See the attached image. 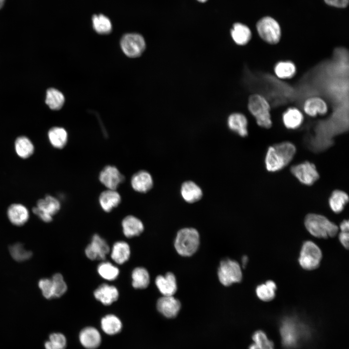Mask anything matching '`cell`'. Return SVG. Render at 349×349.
Here are the masks:
<instances>
[{
	"mask_svg": "<svg viewBox=\"0 0 349 349\" xmlns=\"http://www.w3.org/2000/svg\"><path fill=\"white\" fill-rule=\"evenodd\" d=\"M296 152V147L290 142H282L269 146L265 158L267 170L270 172L281 170L291 162Z\"/></svg>",
	"mask_w": 349,
	"mask_h": 349,
	"instance_id": "obj_1",
	"label": "cell"
},
{
	"mask_svg": "<svg viewBox=\"0 0 349 349\" xmlns=\"http://www.w3.org/2000/svg\"><path fill=\"white\" fill-rule=\"evenodd\" d=\"M305 326L293 317H286L281 322L280 333L283 345L286 348H294L307 333Z\"/></svg>",
	"mask_w": 349,
	"mask_h": 349,
	"instance_id": "obj_2",
	"label": "cell"
},
{
	"mask_svg": "<svg viewBox=\"0 0 349 349\" xmlns=\"http://www.w3.org/2000/svg\"><path fill=\"white\" fill-rule=\"evenodd\" d=\"M304 225L311 235L319 238L333 237L338 231L335 223L326 217L315 213H309L306 216Z\"/></svg>",
	"mask_w": 349,
	"mask_h": 349,
	"instance_id": "obj_3",
	"label": "cell"
},
{
	"mask_svg": "<svg viewBox=\"0 0 349 349\" xmlns=\"http://www.w3.org/2000/svg\"><path fill=\"white\" fill-rule=\"evenodd\" d=\"M248 109L260 127L270 128L272 125L270 106L268 100L262 95L254 94L250 95Z\"/></svg>",
	"mask_w": 349,
	"mask_h": 349,
	"instance_id": "obj_4",
	"label": "cell"
},
{
	"mask_svg": "<svg viewBox=\"0 0 349 349\" xmlns=\"http://www.w3.org/2000/svg\"><path fill=\"white\" fill-rule=\"evenodd\" d=\"M199 240V235L195 229L183 228L180 230L177 234L174 247L180 255L190 256L197 251Z\"/></svg>",
	"mask_w": 349,
	"mask_h": 349,
	"instance_id": "obj_5",
	"label": "cell"
},
{
	"mask_svg": "<svg viewBox=\"0 0 349 349\" xmlns=\"http://www.w3.org/2000/svg\"><path fill=\"white\" fill-rule=\"evenodd\" d=\"M256 27L259 36L266 43L275 45L280 41L281 28L278 22L272 17H263L257 22Z\"/></svg>",
	"mask_w": 349,
	"mask_h": 349,
	"instance_id": "obj_6",
	"label": "cell"
},
{
	"mask_svg": "<svg viewBox=\"0 0 349 349\" xmlns=\"http://www.w3.org/2000/svg\"><path fill=\"white\" fill-rule=\"evenodd\" d=\"M322 258L319 248L313 242L306 241L302 245L299 262L301 266L307 270L317 268Z\"/></svg>",
	"mask_w": 349,
	"mask_h": 349,
	"instance_id": "obj_7",
	"label": "cell"
},
{
	"mask_svg": "<svg viewBox=\"0 0 349 349\" xmlns=\"http://www.w3.org/2000/svg\"><path fill=\"white\" fill-rule=\"evenodd\" d=\"M218 274L220 282L225 286L240 282L242 277L239 264L229 259L221 261Z\"/></svg>",
	"mask_w": 349,
	"mask_h": 349,
	"instance_id": "obj_8",
	"label": "cell"
},
{
	"mask_svg": "<svg viewBox=\"0 0 349 349\" xmlns=\"http://www.w3.org/2000/svg\"><path fill=\"white\" fill-rule=\"evenodd\" d=\"M291 173L301 184L311 186L319 178V174L315 165L308 161L292 166Z\"/></svg>",
	"mask_w": 349,
	"mask_h": 349,
	"instance_id": "obj_9",
	"label": "cell"
},
{
	"mask_svg": "<svg viewBox=\"0 0 349 349\" xmlns=\"http://www.w3.org/2000/svg\"><path fill=\"white\" fill-rule=\"evenodd\" d=\"M120 45L124 53L131 58L140 56L146 47L144 38L141 34L135 33L124 35L121 38Z\"/></svg>",
	"mask_w": 349,
	"mask_h": 349,
	"instance_id": "obj_10",
	"label": "cell"
},
{
	"mask_svg": "<svg viewBox=\"0 0 349 349\" xmlns=\"http://www.w3.org/2000/svg\"><path fill=\"white\" fill-rule=\"evenodd\" d=\"M111 247L107 241L98 234H94L84 251L86 256L91 260H104L109 254Z\"/></svg>",
	"mask_w": 349,
	"mask_h": 349,
	"instance_id": "obj_11",
	"label": "cell"
},
{
	"mask_svg": "<svg viewBox=\"0 0 349 349\" xmlns=\"http://www.w3.org/2000/svg\"><path fill=\"white\" fill-rule=\"evenodd\" d=\"M99 179L107 189L116 190L120 184L124 182L125 176L115 166L107 165L101 171Z\"/></svg>",
	"mask_w": 349,
	"mask_h": 349,
	"instance_id": "obj_12",
	"label": "cell"
},
{
	"mask_svg": "<svg viewBox=\"0 0 349 349\" xmlns=\"http://www.w3.org/2000/svg\"><path fill=\"white\" fill-rule=\"evenodd\" d=\"M94 298L102 304L109 306L116 301L119 297V291L114 285L103 283L93 292Z\"/></svg>",
	"mask_w": 349,
	"mask_h": 349,
	"instance_id": "obj_13",
	"label": "cell"
},
{
	"mask_svg": "<svg viewBox=\"0 0 349 349\" xmlns=\"http://www.w3.org/2000/svg\"><path fill=\"white\" fill-rule=\"evenodd\" d=\"M157 308L164 317L174 318L178 314L181 308V303L173 296H163L158 300Z\"/></svg>",
	"mask_w": 349,
	"mask_h": 349,
	"instance_id": "obj_14",
	"label": "cell"
},
{
	"mask_svg": "<svg viewBox=\"0 0 349 349\" xmlns=\"http://www.w3.org/2000/svg\"><path fill=\"white\" fill-rule=\"evenodd\" d=\"M129 244L124 240L115 242L110 248V255L113 263L116 265H123L126 263L131 256Z\"/></svg>",
	"mask_w": 349,
	"mask_h": 349,
	"instance_id": "obj_15",
	"label": "cell"
},
{
	"mask_svg": "<svg viewBox=\"0 0 349 349\" xmlns=\"http://www.w3.org/2000/svg\"><path fill=\"white\" fill-rule=\"evenodd\" d=\"M121 226L124 235L127 238H132L140 235L144 230V225L137 217L130 215L122 221Z\"/></svg>",
	"mask_w": 349,
	"mask_h": 349,
	"instance_id": "obj_16",
	"label": "cell"
},
{
	"mask_svg": "<svg viewBox=\"0 0 349 349\" xmlns=\"http://www.w3.org/2000/svg\"><path fill=\"white\" fill-rule=\"evenodd\" d=\"M131 185L133 189L140 193H146L153 186V180L150 173L141 170L134 174L131 178Z\"/></svg>",
	"mask_w": 349,
	"mask_h": 349,
	"instance_id": "obj_17",
	"label": "cell"
},
{
	"mask_svg": "<svg viewBox=\"0 0 349 349\" xmlns=\"http://www.w3.org/2000/svg\"><path fill=\"white\" fill-rule=\"evenodd\" d=\"M303 109L307 115L315 117L317 114L325 115L328 111V107L326 101L322 98L312 96L304 101Z\"/></svg>",
	"mask_w": 349,
	"mask_h": 349,
	"instance_id": "obj_18",
	"label": "cell"
},
{
	"mask_svg": "<svg viewBox=\"0 0 349 349\" xmlns=\"http://www.w3.org/2000/svg\"><path fill=\"white\" fill-rule=\"evenodd\" d=\"M81 345L87 349H95L100 344L101 337L97 329L88 327L82 329L79 334Z\"/></svg>",
	"mask_w": 349,
	"mask_h": 349,
	"instance_id": "obj_19",
	"label": "cell"
},
{
	"mask_svg": "<svg viewBox=\"0 0 349 349\" xmlns=\"http://www.w3.org/2000/svg\"><path fill=\"white\" fill-rule=\"evenodd\" d=\"M155 284L163 296H173L177 290L176 279L171 272H168L164 276H158Z\"/></svg>",
	"mask_w": 349,
	"mask_h": 349,
	"instance_id": "obj_20",
	"label": "cell"
},
{
	"mask_svg": "<svg viewBox=\"0 0 349 349\" xmlns=\"http://www.w3.org/2000/svg\"><path fill=\"white\" fill-rule=\"evenodd\" d=\"M7 216L10 222L14 225L20 226L24 224L29 218L27 208L20 204H13L7 210Z\"/></svg>",
	"mask_w": 349,
	"mask_h": 349,
	"instance_id": "obj_21",
	"label": "cell"
},
{
	"mask_svg": "<svg viewBox=\"0 0 349 349\" xmlns=\"http://www.w3.org/2000/svg\"><path fill=\"white\" fill-rule=\"evenodd\" d=\"M248 124L246 116L241 113H233L228 117L227 125L230 129L241 137H245L248 135Z\"/></svg>",
	"mask_w": 349,
	"mask_h": 349,
	"instance_id": "obj_22",
	"label": "cell"
},
{
	"mask_svg": "<svg viewBox=\"0 0 349 349\" xmlns=\"http://www.w3.org/2000/svg\"><path fill=\"white\" fill-rule=\"evenodd\" d=\"M98 201L102 209L110 212L120 204L121 197L116 190L107 189L100 193Z\"/></svg>",
	"mask_w": 349,
	"mask_h": 349,
	"instance_id": "obj_23",
	"label": "cell"
},
{
	"mask_svg": "<svg viewBox=\"0 0 349 349\" xmlns=\"http://www.w3.org/2000/svg\"><path fill=\"white\" fill-rule=\"evenodd\" d=\"M304 120L302 112L296 107H290L283 113L282 121L285 127L289 129L299 128Z\"/></svg>",
	"mask_w": 349,
	"mask_h": 349,
	"instance_id": "obj_24",
	"label": "cell"
},
{
	"mask_svg": "<svg viewBox=\"0 0 349 349\" xmlns=\"http://www.w3.org/2000/svg\"><path fill=\"white\" fill-rule=\"evenodd\" d=\"M180 193L183 199L189 203L197 202L203 196L201 189L191 181H187L182 184Z\"/></svg>",
	"mask_w": 349,
	"mask_h": 349,
	"instance_id": "obj_25",
	"label": "cell"
},
{
	"mask_svg": "<svg viewBox=\"0 0 349 349\" xmlns=\"http://www.w3.org/2000/svg\"><path fill=\"white\" fill-rule=\"evenodd\" d=\"M230 34L234 42L239 46L248 44L252 35L251 30L247 26L238 22L233 24Z\"/></svg>",
	"mask_w": 349,
	"mask_h": 349,
	"instance_id": "obj_26",
	"label": "cell"
},
{
	"mask_svg": "<svg viewBox=\"0 0 349 349\" xmlns=\"http://www.w3.org/2000/svg\"><path fill=\"white\" fill-rule=\"evenodd\" d=\"M131 285L135 289H143L146 288L150 283V275L144 267H135L131 274Z\"/></svg>",
	"mask_w": 349,
	"mask_h": 349,
	"instance_id": "obj_27",
	"label": "cell"
},
{
	"mask_svg": "<svg viewBox=\"0 0 349 349\" xmlns=\"http://www.w3.org/2000/svg\"><path fill=\"white\" fill-rule=\"evenodd\" d=\"M97 272L101 278L108 281L116 280L120 274V270L116 264L105 260L98 265Z\"/></svg>",
	"mask_w": 349,
	"mask_h": 349,
	"instance_id": "obj_28",
	"label": "cell"
},
{
	"mask_svg": "<svg viewBox=\"0 0 349 349\" xmlns=\"http://www.w3.org/2000/svg\"><path fill=\"white\" fill-rule=\"evenodd\" d=\"M349 202L348 194L340 190L333 191L329 198V205L331 210L335 213L341 212Z\"/></svg>",
	"mask_w": 349,
	"mask_h": 349,
	"instance_id": "obj_29",
	"label": "cell"
},
{
	"mask_svg": "<svg viewBox=\"0 0 349 349\" xmlns=\"http://www.w3.org/2000/svg\"><path fill=\"white\" fill-rule=\"evenodd\" d=\"M48 136L50 144L56 148L62 149L67 143L68 134L63 127H52L48 131Z\"/></svg>",
	"mask_w": 349,
	"mask_h": 349,
	"instance_id": "obj_30",
	"label": "cell"
},
{
	"mask_svg": "<svg viewBox=\"0 0 349 349\" xmlns=\"http://www.w3.org/2000/svg\"><path fill=\"white\" fill-rule=\"evenodd\" d=\"M101 327L106 333L113 335L120 332L122 324L120 319L116 315L108 314L102 318Z\"/></svg>",
	"mask_w": 349,
	"mask_h": 349,
	"instance_id": "obj_31",
	"label": "cell"
},
{
	"mask_svg": "<svg viewBox=\"0 0 349 349\" xmlns=\"http://www.w3.org/2000/svg\"><path fill=\"white\" fill-rule=\"evenodd\" d=\"M15 149L16 154L22 159H27L34 152V146L32 141L27 137L22 136L16 138L15 142Z\"/></svg>",
	"mask_w": 349,
	"mask_h": 349,
	"instance_id": "obj_32",
	"label": "cell"
},
{
	"mask_svg": "<svg viewBox=\"0 0 349 349\" xmlns=\"http://www.w3.org/2000/svg\"><path fill=\"white\" fill-rule=\"evenodd\" d=\"M297 68L295 63L291 61H281L277 62L274 67L276 76L281 79H288L293 77L296 73Z\"/></svg>",
	"mask_w": 349,
	"mask_h": 349,
	"instance_id": "obj_33",
	"label": "cell"
},
{
	"mask_svg": "<svg viewBox=\"0 0 349 349\" xmlns=\"http://www.w3.org/2000/svg\"><path fill=\"white\" fill-rule=\"evenodd\" d=\"M36 206L53 216L60 210L61 204L57 198L51 195H47L38 201Z\"/></svg>",
	"mask_w": 349,
	"mask_h": 349,
	"instance_id": "obj_34",
	"label": "cell"
},
{
	"mask_svg": "<svg viewBox=\"0 0 349 349\" xmlns=\"http://www.w3.org/2000/svg\"><path fill=\"white\" fill-rule=\"evenodd\" d=\"M64 100L63 95L58 90L51 88L47 90L45 102L50 109L53 110L60 109Z\"/></svg>",
	"mask_w": 349,
	"mask_h": 349,
	"instance_id": "obj_35",
	"label": "cell"
},
{
	"mask_svg": "<svg viewBox=\"0 0 349 349\" xmlns=\"http://www.w3.org/2000/svg\"><path fill=\"white\" fill-rule=\"evenodd\" d=\"M276 288V284L272 281L269 280L265 284L257 286L256 288L257 296L263 301H270L275 297Z\"/></svg>",
	"mask_w": 349,
	"mask_h": 349,
	"instance_id": "obj_36",
	"label": "cell"
},
{
	"mask_svg": "<svg viewBox=\"0 0 349 349\" xmlns=\"http://www.w3.org/2000/svg\"><path fill=\"white\" fill-rule=\"evenodd\" d=\"M92 23L94 29L99 34H108L112 30L110 20L103 15H94L92 18Z\"/></svg>",
	"mask_w": 349,
	"mask_h": 349,
	"instance_id": "obj_37",
	"label": "cell"
},
{
	"mask_svg": "<svg viewBox=\"0 0 349 349\" xmlns=\"http://www.w3.org/2000/svg\"><path fill=\"white\" fill-rule=\"evenodd\" d=\"M66 346V337L60 333H51L44 343L45 349H65Z\"/></svg>",
	"mask_w": 349,
	"mask_h": 349,
	"instance_id": "obj_38",
	"label": "cell"
},
{
	"mask_svg": "<svg viewBox=\"0 0 349 349\" xmlns=\"http://www.w3.org/2000/svg\"><path fill=\"white\" fill-rule=\"evenodd\" d=\"M9 250L12 257L17 261L27 260L32 256V252L26 250L23 245L20 243L10 246Z\"/></svg>",
	"mask_w": 349,
	"mask_h": 349,
	"instance_id": "obj_39",
	"label": "cell"
},
{
	"mask_svg": "<svg viewBox=\"0 0 349 349\" xmlns=\"http://www.w3.org/2000/svg\"><path fill=\"white\" fill-rule=\"evenodd\" d=\"M51 279L53 286L54 298L62 297L67 290V286L63 276L60 273H56Z\"/></svg>",
	"mask_w": 349,
	"mask_h": 349,
	"instance_id": "obj_40",
	"label": "cell"
},
{
	"mask_svg": "<svg viewBox=\"0 0 349 349\" xmlns=\"http://www.w3.org/2000/svg\"><path fill=\"white\" fill-rule=\"evenodd\" d=\"M43 296L47 299L54 298L53 286L51 279L43 278L38 283Z\"/></svg>",
	"mask_w": 349,
	"mask_h": 349,
	"instance_id": "obj_41",
	"label": "cell"
},
{
	"mask_svg": "<svg viewBox=\"0 0 349 349\" xmlns=\"http://www.w3.org/2000/svg\"><path fill=\"white\" fill-rule=\"evenodd\" d=\"M249 349H274V344L268 337L254 342L251 345Z\"/></svg>",
	"mask_w": 349,
	"mask_h": 349,
	"instance_id": "obj_42",
	"label": "cell"
},
{
	"mask_svg": "<svg viewBox=\"0 0 349 349\" xmlns=\"http://www.w3.org/2000/svg\"><path fill=\"white\" fill-rule=\"evenodd\" d=\"M33 213L37 216L42 221L49 222L52 220V216L42 211L37 206L32 208Z\"/></svg>",
	"mask_w": 349,
	"mask_h": 349,
	"instance_id": "obj_43",
	"label": "cell"
},
{
	"mask_svg": "<svg viewBox=\"0 0 349 349\" xmlns=\"http://www.w3.org/2000/svg\"><path fill=\"white\" fill-rule=\"evenodd\" d=\"M328 5L337 8H343L346 7L349 0H324Z\"/></svg>",
	"mask_w": 349,
	"mask_h": 349,
	"instance_id": "obj_44",
	"label": "cell"
},
{
	"mask_svg": "<svg viewBox=\"0 0 349 349\" xmlns=\"http://www.w3.org/2000/svg\"><path fill=\"white\" fill-rule=\"evenodd\" d=\"M339 239L343 245L346 249L349 248V232H342L339 234Z\"/></svg>",
	"mask_w": 349,
	"mask_h": 349,
	"instance_id": "obj_45",
	"label": "cell"
},
{
	"mask_svg": "<svg viewBox=\"0 0 349 349\" xmlns=\"http://www.w3.org/2000/svg\"><path fill=\"white\" fill-rule=\"evenodd\" d=\"M340 229H341L342 232H349V221L347 220L343 221L340 224Z\"/></svg>",
	"mask_w": 349,
	"mask_h": 349,
	"instance_id": "obj_46",
	"label": "cell"
},
{
	"mask_svg": "<svg viewBox=\"0 0 349 349\" xmlns=\"http://www.w3.org/2000/svg\"><path fill=\"white\" fill-rule=\"evenodd\" d=\"M248 258L246 255H244L242 258V264L243 268L245 267L248 262Z\"/></svg>",
	"mask_w": 349,
	"mask_h": 349,
	"instance_id": "obj_47",
	"label": "cell"
},
{
	"mask_svg": "<svg viewBox=\"0 0 349 349\" xmlns=\"http://www.w3.org/2000/svg\"><path fill=\"white\" fill-rule=\"evenodd\" d=\"M5 0H0V9L3 7Z\"/></svg>",
	"mask_w": 349,
	"mask_h": 349,
	"instance_id": "obj_48",
	"label": "cell"
},
{
	"mask_svg": "<svg viewBox=\"0 0 349 349\" xmlns=\"http://www.w3.org/2000/svg\"><path fill=\"white\" fill-rule=\"evenodd\" d=\"M198 0V1H199V2H206L207 0Z\"/></svg>",
	"mask_w": 349,
	"mask_h": 349,
	"instance_id": "obj_49",
	"label": "cell"
}]
</instances>
